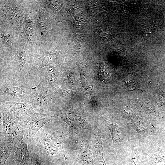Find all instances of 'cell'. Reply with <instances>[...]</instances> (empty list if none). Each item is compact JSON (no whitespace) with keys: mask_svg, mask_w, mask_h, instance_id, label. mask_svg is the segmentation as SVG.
I'll use <instances>...</instances> for the list:
<instances>
[{"mask_svg":"<svg viewBox=\"0 0 165 165\" xmlns=\"http://www.w3.org/2000/svg\"><path fill=\"white\" fill-rule=\"evenodd\" d=\"M30 165H41L39 156L36 153L32 154Z\"/></svg>","mask_w":165,"mask_h":165,"instance_id":"22","label":"cell"},{"mask_svg":"<svg viewBox=\"0 0 165 165\" xmlns=\"http://www.w3.org/2000/svg\"><path fill=\"white\" fill-rule=\"evenodd\" d=\"M106 125L111 133L113 144L119 142L124 135V129L115 123L110 118L104 117Z\"/></svg>","mask_w":165,"mask_h":165,"instance_id":"14","label":"cell"},{"mask_svg":"<svg viewBox=\"0 0 165 165\" xmlns=\"http://www.w3.org/2000/svg\"><path fill=\"white\" fill-rule=\"evenodd\" d=\"M132 127L138 132L143 134L148 133L151 127L147 123H145L138 122L132 124Z\"/></svg>","mask_w":165,"mask_h":165,"instance_id":"20","label":"cell"},{"mask_svg":"<svg viewBox=\"0 0 165 165\" xmlns=\"http://www.w3.org/2000/svg\"><path fill=\"white\" fill-rule=\"evenodd\" d=\"M53 93L50 89H33L29 101L35 112L52 114L53 111L52 102Z\"/></svg>","mask_w":165,"mask_h":165,"instance_id":"2","label":"cell"},{"mask_svg":"<svg viewBox=\"0 0 165 165\" xmlns=\"http://www.w3.org/2000/svg\"><path fill=\"white\" fill-rule=\"evenodd\" d=\"M53 115L50 113L43 114L35 112L30 116V123L27 126L28 129V141L31 143L37 132L45 125L52 119Z\"/></svg>","mask_w":165,"mask_h":165,"instance_id":"6","label":"cell"},{"mask_svg":"<svg viewBox=\"0 0 165 165\" xmlns=\"http://www.w3.org/2000/svg\"><path fill=\"white\" fill-rule=\"evenodd\" d=\"M21 116L0 111V137L8 138L15 129Z\"/></svg>","mask_w":165,"mask_h":165,"instance_id":"5","label":"cell"},{"mask_svg":"<svg viewBox=\"0 0 165 165\" xmlns=\"http://www.w3.org/2000/svg\"><path fill=\"white\" fill-rule=\"evenodd\" d=\"M17 146L13 141L0 137V165H5L11 154L16 150Z\"/></svg>","mask_w":165,"mask_h":165,"instance_id":"13","label":"cell"},{"mask_svg":"<svg viewBox=\"0 0 165 165\" xmlns=\"http://www.w3.org/2000/svg\"><path fill=\"white\" fill-rule=\"evenodd\" d=\"M123 82H125L127 88L123 92L125 91L130 92L135 90H138L144 92L139 84L135 80L131 75L129 74L127 75Z\"/></svg>","mask_w":165,"mask_h":165,"instance_id":"18","label":"cell"},{"mask_svg":"<svg viewBox=\"0 0 165 165\" xmlns=\"http://www.w3.org/2000/svg\"><path fill=\"white\" fill-rule=\"evenodd\" d=\"M1 39L4 44L6 47L10 46L12 43V36L11 33L6 31L1 33Z\"/></svg>","mask_w":165,"mask_h":165,"instance_id":"21","label":"cell"},{"mask_svg":"<svg viewBox=\"0 0 165 165\" xmlns=\"http://www.w3.org/2000/svg\"><path fill=\"white\" fill-rule=\"evenodd\" d=\"M90 150L81 149L79 151L80 159L84 165H93V159Z\"/></svg>","mask_w":165,"mask_h":165,"instance_id":"19","label":"cell"},{"mask_svg":"<svg viewBox=\"0 0 165 165\" xmlns=\"http://www.w3.org/2000/svg\"><path fill=\"white\" fill-rule=\"evenodd\" d=\"M30 116L28 115H24L21 116L15 130L10 137L6 139L13 141L17 146L23 138L27 128L28 123L30 120Z\"/></svg>","mask_w":165,"mask_h":165,"instance_id":"9","label":"cell"},{"mask_svg":"<svg viewBox=\"0 0 165 165\" xmlns=\"http://www.w3.org/2000/svg\"><path fill=\"white\" fill-rule=\"evenodd\" d=\"M60 131L46 132L39 141L40 149L48 155L53 156L63 148L64 135Z\"/></svg>","mask_w":165,"mask_h":165,"instance_id":"3","label":"cell"},{"mask_svg":"<svg viewBox=\"0 0 165 165\" xmlns=\"http://www.w3.org/2000/svg\"><path fill=\"white\" fill-rule=\"evenodd\" d=\"M5 9L3 17L11 25L18 26L23 20V13L22 10L16 6H9Z\"/></svg>","mask_w":165,"mask_h":165,"instance_id":"11","label":"cell"},{"mask_svg":"<svg viewBox=\"0 0 165 165\" xmlns=\"http://www.w3.org/2000/svg\"><path fill=\"white\" fill-rule=\"evenodd\" d=\"M37 20L40 34L43 38H45L50 29V22L48 16L44 12H40L38 15Z\"/></svg>","mask_w":165,"mask_h":165,"instance_id":"16","label":"cell"},{"mask_svg":"<svg viewBox=\"0 0 165 165\" xmlns=\"http://www.w3.org/2000/svg\"><path fill=\"white\" fill-rule=\"evenodd\" d=\"M23 32L28 42L30 43L34 32V27L30 13L27 12L24 22Z\"/></svg>","mask_w":165,"mask_h":165,"instance_id":"17","label":"cell"},{"mask_svg":"<svg viewBox=\"0 0 165 165\" xmlns=\"http://www.w3.org/2000/svg\"><path fill=\"white\" fill-rule=\"evenodd\" d=\"M0 111L8 112L18 116H31L35 112L29 101L18 102L0 100Z\"/></svg>","mask_w":165,"mask_h":165,"instance_id":"4","label":"cell"},{"mask_svg":"<svg viewBox=\"0 0 165 165\" xmlns=\"http://www.w3.org/2000/svg\"><path fill=\"white\" fill-rule=\"evenodd\" d=\"M98 156L99 157L100 160L102 163V165H107L105 162V160L103 158V155H101V156L100 155Z\"/></svg>","mask_w":165,"mask_h":165,"instance_id":"23","label":"cell"},{"mask_svg":"<svg viewBox=\"0 0 165 165\" xmlns=\"http://www.w3.org/2000/svg\"><path fill=\"white\" fill-rule=\"evenodd\" d=\"M58 74L56 66H48L42 78L38 85L33 87V90L41 88L53 89L57 86L58 81Z\"/></svg>","mask_w":165,"mask_h":165,"instance_id":"7","label":"cell"},{"mask_svg":"<svg viewBox=\"0 0 165 165\" xmlns=\"http://www.w3.org/2000/svg\"><path fill=\"white\" fill-rule=\"evenodd\" d=\"M10 64L14 71L13 72H22L24 65L30 63L27 54L23 48H20L10 59Z\"/></svg>","mask_w":165,"mask_h":165,"instance_id":"12","label":"cell"},{"mask_svg":"<svg viewBox=\"0 0 165 165\" xmlns=\"http://www.w3.org/2000/svg\"><path fill=\"white\" fill-rule=\"evenodd\" d=\"M57 116L60 117L67 123L70 129L82 127L85 124L84 121L82 118L75 114L71 110L61 111Z\"/></svg>","mask_w":165,"mask_h":165,"instance_id":"10","label":"cell"},{"mask_svg":"<svg viewBox=\"0 0 165 165\" xmlns=\"http://www.w3.org/2000/svg\"><path fill=\"white\" fill-rule=\"evenodd\" d=\"M28 130H26L23 138L14 152L13 158L17 165H28L29 152L28 148Z\"/></svg>","mask_w":165,"mask_h":165,"instance_id":"8","label":"cell"},{"mask_svg":"<svg viewBox=\"0 0 165 165\" xmlns=\"http://www.w3.org/2000/svg\"><path fill=\"white\" fill-rule=\"evenodd\" d=\"M28 76L22 72L0 74V100L18 102L29 101L35 86Z\"/></svg>","mask_w":165,"mask_h":165,"instance_id":"1","label":"cell"},{"mask_svg":"<svg viewBox=\"0 0 165 165\" xmlns=\"http://www.w3.org/2000/svg\"><path fill=\"white\" fill-rule=\"evenodd\" d=\"M57 59V56L56 52L53 50L46 52L41 57L35 59L33 63L35 67L41 69L55 62Z\"/></svg>","mask_w":165,"mask_h":165,"instance_id":"15","label":"cell"}]
</instances>
